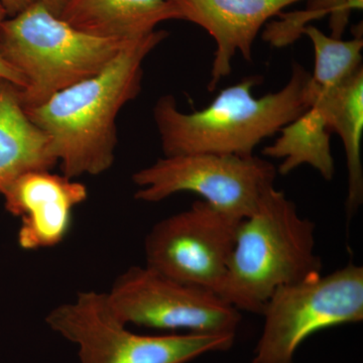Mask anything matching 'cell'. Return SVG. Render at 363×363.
<instances>
[{"label":"cell","instance_id":"11","mask_svg":"<svg viewBox=\"0 0 363 363\" xmlns=\"http://www.w3.org/2000/svg\"><path fill=\"white\" fill-rule=\"evenodd\" d=\"M185 20L201 26L216 43L211 78L207 88L215 90L233 71L236 52L252 61V47L267 21L286 7L302 0H169Z\"/></svg>","mask_w":363,"mask_h":363},{"label":"cell","instance_id":"2","mask_svg":"<svg viewBox=\"0 0 363 363\" xmlns=\"http://www.w3.org/2000/svg\"><path fill=\"white\" fill-rule=\"evenodd\" d=\"M310 73L294 63L290 80L281 90L257 98L262 82L250 76L221 90L207 107L190 113L179 111L176 98L164 95L154 107L164 157L214 154L250 157L260 143L277 135L309 108L306 85Z\"/></svg>","mask_w":363,"mask_h":363},{"label":"cell","instance_id":"21","mask_svg":"<svg viewBox=\"0 0 363 363\" xmlns=\"http://www.w3.org/2000/svg\"><path fill=\"white\" fill-rule=\"evenodd\" d=\"M6 11H4V7L0 4V25H1L2 21L6 20Z\"/></svg>","mask_w":363,"mask_h":363},{"label":"cell","instance_id":"14","mask_svg":"<svg viewBox=\"0 0 363 363\" xmlns=\"http://www.w3.org/2000/svg\"><path fill=\"white\" fill-rule=\"evenodd\" d=\"M311 106L321 112L329 130L343 143L348 172L346 212L352 218L363 202V69L342 85L318 95Z\"/></svg>","mask_w":363,"mask_h":363},{"label":"cell","instance_id":"8","mask_svg":"<svg viewBox=\"0 0 363 363\" xmlns=\"http://www.w3.org/2000/svg\"><path fill=\"white\" fill-rule=\"evenodd\" d=\"M125 325L159 330L235 335L240 312L211 291L187 285L145 267H130L106 293Z\"/></svg>","mask_w":363,"mask_h":363},{"label":"cell","instance_id":"17","mask_svg":"<svg viewBox=\"0 0 363 363\" xmlns=\"http://www.w3.org/2000/svg\"><path fill=\"white\" fill-rule=\"evenodd\" d=\"M305 11L279 13L281 21L269 23L264 39L272 45L283 48L297 40L310 21L330 14L331 37L342 38L351 11L362 9V0H308Z\"/></svg>","mask_w":363,"mask_h":363},{"label":"cell","instance_id":"10","mask_svg":"<svg viewBox=\"0 0 363 363\" xmlns=\"http://www.w3.org/2000/svg\"><path fill=\"white\" fill-rule=\"evenodd\" d=\"M6 209L21 217L18 242L39 250L63 242L70 231L73 210L86 201L84 184L51 171L23 174L0 191Z\"/></svg>","mask_w":363,"mask_h":363},{"label":"cell","instance_id":"5","mask_svg":"<svg viewBox=\"0 0 363 363\" xmlns=\"http://www.w3.org/2000/svg\"><path fill=\"white\" fill-rule=\"evenodd\" d=\"M52 331L78 348L80 363H189L208 352L230 350L235 335H140L128 329L106 293L84 291L45 317Z\"/></svg>","mask_w":363,"mask_h":363},{"label":"cell","instance_id":"19","mask_svg":"<svg viewBox=\"0 0 363 363\" xmlns=\"http://www.w3.org/2000/svg\"><path fill=\"white\" fill-rule=\"evenodd\" d=\"M38 0H0V4L6 11L7 16H14L25 11Z\"/></svg>","mask_w":363,"mask_h":363},{"label":"cell","instance_id":"16","mask_svg":"<svg viewBox=\"0 0 363 363\" xmlns=\"http://www.w3.org/2000/svg\"><path fill=\"white\" fill-rule=\"evenodd\" d=\"M303 33L311 40L315 52L314 71L310 74L305 91L310 107L318 95L342 85L362 70L363 40L362 37L335 39L310 25Z\"/></svg>","mask_w":363,"mask_h":363},{"label":"cell","instance_id":"18","mask_svg":"<svg viewBox=\"0 0 363 363\" xmlns=\"http://www.w3.org/2000/svg\"><path fill=\"white\" fill-rule=\"evenodd\" d=\"M0 78L6 79L9 82L13 83L21 89H23L26 85L23 76L16 69L9 65L1 56H0Z\"/></svg>","mask_w":363,"mask_h":363},{"label":"cell","instance_id":"20","mask_svg":"<svg viewBox=\"0 0 363 363\" xmlns=\"http://www.w3.org/2000/svg\"><path fill=\"white\" fill-rule=\"evenodd\" d=\"M38 1L47 7L55 16H60L70 0H38Z\"/></svg>","mask_w":363,"mask_h":363},{"label":"cell","instance_id":"13","mask_svg":"<svg viewBox=\"0 0 363 363\" xmlns=\"http://www.w3.org/2000/svg\"><path fill=\"white\" fill-rule=\"evenodd\" d=\"M57 164L51 138L26 114L21 88L0 78V191L23 174Z\"/></svg>","mask_w":363,"mask_h":363},{"label":"cell","instance_id":"1","mask_svg":"<svg viewBox=\"0 0 363 363\" xmlns=\"http://www.w3.org/2000/svg\"><path fill=\"white\" fill-rule=\"evenodd\" d=\"M167 35L164 30H156L131 40L92 77L60 91L40 106L26 109L51 138L64 176H97L111 168L117 116L140 94L143 62Z\"/></svg>","mask_w":363,"mask_h":363},{"label":"cell","instance_id":"7","mask_svg":"<svg viewBox=\"0 0 363 363\" xmlns=\"http://www.w3.org/2000/svg\"><path fill=\"white\" fill-rule=\"evenodd\" d=\"M278 171L255 156L194 154L164 157L133 175L140 189L135 199L157 203L177 193L201 196L215 209L234 218H247L274 183Z\"/></svg>","mask_w":363,"mask_h":363},{"label":"cell","instance_id":"6","mask_svg":"<svg viewBox=\"0 0 363 363\" xmlns=\"http://www.w3.org/2000/svg\"><path fill=\"white\" fill-rule=\"evenodd\" d=\"M264 330L252 363H295L318 331L363 320V267L350 262L328 274L281 286L262 309Z\"/></svg>","mask_w":363,"mask_h":363},{"label":"cell","instance_id":"9","mask_svg":"<svg viewBox=\"0 0 363 363\" xmlns=\"http://www.w3.org/2000/svg\"><path fill=\"white\" fill-rule=\"evenodd\" d=\"M241 221L204 200L196 201L152 226L145 240V266L217 294Z\"/></svg>","mask_w":363,"mask_h":363},{"label":"cell","instance_id":"3","mask_svg":"<svg viewBox=\"0 0 363 363\" xmlns=\"http://www.w3.org/2000/svg\"><path fill=\"white\" fill-rule=\"evenodd\" d=\"M315 245V224L283 191L269 189L240 222L217 295L240 312L262 314L278 289L322 274Z\"/></svg>","mask_w":363,"mask_h":363},{"label":"cell","instance_id":"15","mask_svg":"<svg viewBox=\"0 0 363 363\" xmlns=\"http://www.w3.org/2000/svg\"><path fill=\"white\" fill-rule=\"evenodd\" d=\"M331 133L321 112L311 106L284 126L277 140L262 150V155L281 160L277 168L278 175H289L306 164L316 169L324 180L331 181L336 171Z\"/></svg>","mask_w":363,"mask_h":363},{"label":"cell","instance_id":"12","mask_svg":"<svg viewBox=\"0 0 363 363\" xmlns=\"http://www.w3.org/2000/svg\"><path fill=\"white\" fill-rule=\"evenodd\" d=\"M59 18L88 35L130 42L179 14L169 0H70Z\"/></svg>","mask_w":363,"mask_h":363},{"label":"cell","instance_id":"4","mask_svg":"<svg viewBox=\"0 0 363 363\" xmlns=\"http://www.w3.org/2000/svg\"><path fill=\"white\" fill-rule=\"evenodd\" d=\"M128 43L81 32L40 1L0 25V56L25 80L21 89L25 109L92 77Z\"/></svg>","mask_w":363,"mask_h":363}]
</instances>
